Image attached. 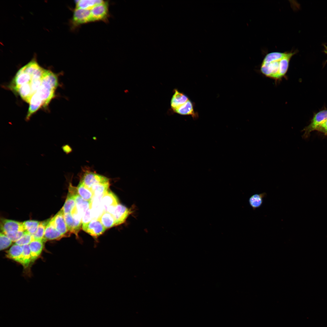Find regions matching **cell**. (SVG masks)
<instances>
[{
    "label": "cell",
    "instance_id": "1",
    "mask_svg": "<svg viewBox=\"0 0 327 327\" xmlns=\"http://www.w3.org/2000/svg\"><path fill=\"white\" fill-rule=\"evenodd\" d=\"M45 70L32 60L18 71L9 88L28 103L40 86Z\"/></svg>",
    "mask_w": 327,
    "mask_h": 327
},
{
    "label": "cell",
    "instance_id": "2",
    "mask_svg": "<svg viewBox=\"0 0 327 327\" xmlns=\"http://www.w3.org/2000/svg\"><path fill=\"white\" fill-rule=\"evenodd\" d=\"M58 77L50 71L46 70L40 86L31 98L26 120L41 107H46L54 96L58 86Z\"/></svg>",
    "mask_w": 327,
    "mask_h": 327
},
{
    "label": "cell",
    "instance_id": "3",
    "mask_svg": "<svg viewBox=\"0 0 327 327\" xmlns=\"http://www.w3.org/2000/svg\"><path fill=\"white\" fill-rule=\"evenodd\" d=\"M296 51L281 52H273L267 54L264 58L260 71L266 76L275 80L283 78L287 73L290 61Z\"/></svg>",
    "mask_w": 327,
    "mask_h": 327
},
{
    "label": "cell",
    "instance_id": "4",
    "mask_svg": "<svg viewBox=\"0 0 327 327\" xmlns=\"http://www.w3.org/2000/svg\"><path fill=\"white\" fill-rule=\"evenodd\" d=\"M90 22H91L90 10L75 8L70 22L72 30L76 29L83 24Z\"/></svg>",
    "mask_w": 327,
    "mask_h": 327
},
{
    "label": "cell",
    "instance_id": "5",
    "mask_svg": "<svg viewBox=\"0 0 327 327\" xmlns=\"http://www.w3.org/2000/svg\"><path fill=\"white\" fill-rule=\"evenodd\" d=\"M77 211L72 213H64V218L68 231L75 234L78 238V233L81 228L82 217Z\"/></svg>",
    "mask_w": 327,
    "mask_h": 327
},
{
    "label": "cell",
    "instance_id": "6",
    "mask_svg": "<svg viewBox=\"0 0 327 327\" xmlns=\"http://www.w3.org/2000/svg\"><path fill=\"white\" fill-rule=\"evenodd\" d=\"M109 3L107 1L99 4L90 10L91 21L107 22L109 17Z\"/></svg>",
    "mask_w": 327,
    "mask_h": 327
},
{
    "label": "cell",
    "instance_id": "7",
    "mask_svg": "<svg viewBox=\"0 0 327 327\" xmlns=\"http://www.w3.org/2000/svg\"><path fill=\"white\" fill-rule=\"evenodd\" d=\"M85 187L90 189L94 185L100 183L109 182L105 177L91 171L85 172L80 181Z\"/></svg>",
    "mask_w": 327,
    "mask_h": 327
},
{
    "label": "cell",
    "instance_id": "8",
    "mask_svg": "<svg viewBox=\"0 0 327 327\" xmlns=\"http://www.w3.org/2000/svg\"><path fill=\"white\" fill-rule=\"evenodd\" d=\"M327 120V110H323L315 114L309 125L303 130V136L307 138L310 133L316 130L317 127Z\"/></svg>",
    "mask_w": 327,
    "mask_h": 327
},
{
    "label": "cell",
    "instance_id": "9",
    "mask_svg": "<svg viewBox=\"0 0 327 327\" xmlns=\"http://www.w3.org/2000/svg\"><path fill=\"white\" fill-rule=\"evenodd\" d=\"M82 229L94 238L102 234L106 229L98 219H93L88 223L82 224Z\"/></svg>",
    "mask_w": 327,
    "mask_h": 327
},
{
    "label": "cell",
    "instance_id": "10",
    "mask_svg": "<svg viewBox=\"0 0 327 327\" xmlns=\"http://www.w3.org/2000/svg\"><path fill=\"white\" fill-rule=\"evenodd\" d=\"M51 220L56 229L64 236L68 237L71 233L68 230L64 218V213L62 208Z\"/></svg>",
    "mask_w": 327,
    "mask_h": 327
},
{
    "label": "cell",
    "instance_id": "11",
    "mask_svg": "<svg viewBox=\"0 0 327 327\" xmlns=\"http://www.w3.org/2000/svg\"><path fill=\"white\" fill-rule=\"evenodd\" d=\"M0 228L2 233L17 231L25 232L22 223L3 218L1 220Z\"/></svg>",
    "mask_w": 327,
    "mask_h": 327
},
{
    "label": "cell",
    "instance_id": "12",
    "mask_svg": "<svg viewBox=\"0 0 327 327\" xmlns=\"http://www.w3.org/2000/svg\"><path fill=\"white\" fill-rule=\"evenodd\" d=\"M130 213V210L121 204H119L116 206L111 214L114 218L115 225H119L124 223Z\"/></svg>",
    "mask_w": 327,
    "mask_h": 327
},
{
    "label": "cell",
    "instance_id": "13",
    "mask_svg": "<svg viewBox=\"0 0 327 327\" xmlns=\"http://www.w3.org/2000/svg\"><path fill=\"white\" fill-rule=\"evenodd\" d=\"M77 192V189L70 183L68 196L62 207L64 214L71 213L76 207L74 195Z\"/></svg>",
    "mask_w": 327,
    "mask_h": 327
},
{
    "label": "cell",
    "instance_id": "14",
    "mask_svg": "<svg viewBox=\"0 0 327 327\" xmlns=\"http://www.w3.org/2000/svg\"><path fill=\"white\" fill-rule=\"evenodd\" d=\"M63 237V235L55 228L51 219L50 220L45 229L43 239L44 241L59 240Z\"/></svg>",
    "mask_w": 327,
    "mask_h": 327
},
{
    "label": "cell",
    "instance_id": "15",
    "mask_svg": "<svg viewBox=\"0 0 327 327\" xmlns=\"http://www.w3.org/2000/svg\"><path fill=\"white\" fill-rule=\"evenodd\" d=\"M101 203L104 211L110 207L116 206L119 203V200L113 192L108 190L102 196Z\"/></svg>",
    "mask_w": 327,
    "mask_h": 327
},
{
    "label": "cell",
    "instance_id": "16",
    "mask_svg": "<svg viewBox=\"0 0 327 327\" xmlns=\"http://www.w3.org/2000/svg\"><path fill=\"white\" fill-rule=\"evenodd\" d=\"M173 111L182 115H191L194 119H196L198 116L194 111L193 103L189 99Z\"/></svg>",
    "mask_w": 327,
    "mask_h": 327
},
{
    "label": "cell",
    "instance_id": "17",
    "mask_svg": "<svg viewBox=\"0 0 327 327\" xmlns=\"http://www.w3.org/2000/svg\"><path fill=\"white\" fill-rule=\"evenodd\" d=\"M44 242L43 239H34L29 244L32 262L34 261L40 255L43 248Z\"/></svg>",
    "mask_w": 327,
    "mask_h": 327
},
{
    "label": "cell",
    "instance_id": "18",
    "mask_svg": "<svg viewBox=\"0 0 327 327\" xmlns=\"http://www.w3.org/2000/svg\"><path fill=\"white\" fill-rule=\"evenodd\" d=\"M174 91V94L170 101L171 107L173 111L189 100L188 97L185 94L180 92L177 89H175Z\"/></svg>",
    "mask_w": 327,
    "mask_h": 327
},
{
    "label": "cell",
    "instance_id": "19",
    "mask_svg": "<svg viewBox=\"0 0 327 327\" xmlns=\"http://www.w3.org/2000/svg\"><path fill=\"white\" fill-rule=\"evenodd\" d=\"M22 246L15 244L8 251L6 257L20 263L23 254Z\"/></svg>",
    "mask_w": 327,
    "mask_h": 327
},
{
    "label": "cell",
    "instance_id": "20",
    "mask_svg": "<svg viewBox=\"0 0 327 327\" xmlns=\"http://www.w3.org/2000/svg\"><path fill=\"white\" fill-rule=\"evenodd\" d=\"M74 197L78 212L82 217L86 210L90 208L91 201L83 199L79 196L77 192L75 194Z\"/></svg>",
    "mask_w": 327,
    "mask_h": 327
},
{
    "label": "cell",
    "instance_id": "21",
    "mask_svg": "<svg viewBox=\"0 0 327 327\" xmlns=\"http://www.w3.org/2000/svg\"><path fill=\"white\" fill-rule=\"evenodd\" d=\"M104 1L101 0H79L75 1V8L91 10L96 5Z\"/></svg>",
    "mask_w": 327,
    "mask_h": 327
},
{
    "label": "cell",
    "instance_id": "22",
    "mask_svg": "<svg viewBox=\"0 0 327 327\" xmlns=\"http://www.w3.org/2000/svg\"><path fill=\"white\" fill-rule=\"evenodd\" d=\"M98 219L106 229L116 226L115 221L113 216L108 212L104 211Z\"/></svg>",
    "mask_w": 327,
    "mask_h": 327
},
{
    "label": "cell",
    "instance_id": "23",
    "mask_svg": "<svg viewBox=\"0 0 327 327\" xmlns=\"http://www.w3.org/2000/svg\"><path fill=\"white\" fill-rule=\"evenodd\" d=\"M266 196V193L263 192L259 194H254L249 197V203L253 210H255L262 206L263 199Z\"/></svg>",
    "mask_w": 327,
    "mask_h": 327
},
{
    "label": "cell",
    "instance_id": "24",
    "mask_svg": "<svg viewBox=\"0 0 327 327\" xmlns=\"http://www.w3.org/2000/svg\"><path fill=\"white\" fill-rule=\"evenodd\" d=\"M77 190L79 196L86 200L91 201L94 196L91 190L85 187L80 182L77 187Z\"/></svg>",
    "mask_w": 327,
    "mask_h": 327
},
{
    "label": "cell",
    "instance_id": "25",
    "mask_svg": "<svg viewBox=\"0 0 327 327\" xmlns=\"http://www.w3.org/2000/svg\"><path fill=\"white\" fill-rule=\"evenodd\" d=\"M110 185V181L98 183L93 186L90 189L94 196H101L108 190Z\"/></svg>",
    "mask_w": 327,
    "mask_h": 327
},
{
    "label": "cell",
    "instance_id": "26",
    "mask_svg": "<svg viewBox=\"0 0 327 327\" xmlns=\"http://www.w3.org/2000/svg\"><path fill=\"white\" fill-rule=\"evenodd\" d=\"M40 223L37 221L30 220L25 221L22 224L25 232L33 235L36 231Z\"/></svg>",
    "mask_w": 327,
    "mask_h": 327
},
{
    "label": "cell",
    "instance_id": "27",
    "mask_svg": "<svg viewBox=\"0 0 327 327\" xmlns=\"http://www.w3.org/2000/svg\"><path fill=\"white\" fill-rule=\"evenodd\" d=\"M22 247L23 252L20 264L27 268L32 262L30 250L28 245L22 246Z\"/></svg>",
    "mask_w": 327,
    "mask_h": 327
},
{
    "label": "cell",
    "instance_id": "28",
    "mask_svg": "<svg viewBox=\"0 0 327 327\" xmlns=\"http://www.w3.org/2000/svg\"><path fill=\"white\" fill-rule=\"evenodd\" d=\"M49 220L40 222L36 231L33 235L34 239H43L46 227Z\"/></svg>",
    "mask_w": 327,
    "mask_h": 327
},
{
    "label": "cell",
    "instance_id": "29",
    "mask_svg": "<svg viewBox=\"0 0 327 327\" xmlns=\"http://www.w3.org/2000/svg\"><path fill=\"white\" fill-rule=\"evenodd\" d=\"M34 239L33 235L25 232L22 236L15 242V244L21 246L28 245Z\"/></svg>",
    "mask_w": 327,
    "mask_h": 327
},
{
    "label": "cell",
    "instance_id": "30",
    "mask_svg": "<svg viewBox=\"0 0 327 327\" xmlns=\"http://www.w3.org/2000/svg\"><path fill=\"white\" fill-rule=\"evenodd\" d=\"M0 249L3 250L9 246L12 243V241L5 234L1 233L0 234Z\"/></svg>",
    "mask_w": 327,
    "mask_h": 327
},
{
    "label": "cell",
    "instance_id": "31",
    "mask_svg": "<svg viewBox=\"0 0 327 327\" xmlns=\"http://www.w3.org/2000/svg\"><path fill=\"white\" fill-rule=\"evenodd\" d=\"M25 231H17L3 233L7 236L12 241L16 242L24 235Z\"/></svg>",
    "mask_w": 327,
    "mask_h": 327
},
{
    "label": "cell",
    "instance_id": "32",
    "mask_svg": "<svg viewBox=\"0 0 327 327\" xmlns=\"http://www.w3.org/2000/svg\"><path fill=\"white\" fill-rule=\"evenodd\" d=\"M92 219L93 218L91 210L90 208H89L86 210L82 217L81 220L82 224H84L88 223L91 221Z\"/></svg>",
    "mask_w": 327,
    "mask_h": 327
},
{
    "label": "cell",
    "instance_id": "33",
    "mask_svg": "<svg viewBox=\"0 0 327 327\" xmlns=\"http://www.w3.org/2000/svg\"><path fill=\"white\" fill-rule=\"evenodd\" d=\"M317 130L320 132L324 133L325 134L327 133V120L325 121L322 124L319 126L316 129Z\"/></svg>",
    "mask_w": 327,
    "mask_h": 327
},
{
    "label": "cell",
    "instance_id": "34",
    "mask_svg": "<svg viewBox=\"0 0 327 327\" xmlns=\"http://www.w3.org/2000/svg\"><path fill=\"white\" fill-rule=\"evenodd\" d=\"M62 148L64 152L67 154H68L71 151V148L68 145H63L62 147Z\"/></svg>",
    "mask_w": 327,
    "mask_h": 327
},
{
    "label": "cell",
    "instance_id": "35",
    "mask_svg": "<svg viewBox=\"0 0 327 327\" xmlns=\"http://www.w3.org/2000/svg\"><path fill=\"white\" fill-rule=\"evenodd\" d=\"M325 52L327 54V47L325 46Z\"/></svg>",
    "mask_w": 327,
    "mask_h": 327
},
{
    "label": "cell",
    "instance_id": "36",
    "mask_svg": "<svg viewBox=\"0 0 327 327\" xmlns=\"http://www.w3.org/2000/svg\"><path fill=\"white\" fill-rule=\"evenodd\" d=\"M325 134V135H326V136H327V134Z\"/></svg>",
    "mask_w": 327,
    "mask_h": 327
}]
</instances>
